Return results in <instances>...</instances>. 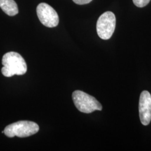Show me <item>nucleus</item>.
<instances>
[{"label":"nucleus","instance_id":"obj_1","mask_svg":"<svg viewBox=\"0 0 151 151\" xmlns=\"http://www.w3.org/2000/svg\"><path fill=\"white\" fill-rule=\"evenodd\" d=\"M2 75L10 77L13 76L23 75L27 71V65L22 55L15 52H8L4 55L2 60Z\"/></svg>","mask_w":151,"mask_h":151},{"label":"nucleus","instance_id":"obj_2","mask_svg":"<svg viewBox=\"0 0 151 151\" xmlns=\"http://www.w3.org/2000/svg\"><path fill=\"white\" fill-rule=\"evenodd\" d=\"M39 125L33 122L22 120L7 125L4 129V134L9 138L18 137L25 138L38 133Z\"/></svg>","mask_w":151,"mask_h":151},{"label":"nucleus","instance_id":"obj_3","mask_svg":"<svg viewBox=\"0 0 151 151\" xmlns=\"http://www.w3.org/2000/svg\"><path fill=\"white\" fill-rule=\"evenodd\" d=\"M72 99L76 107L82 113L89 114L101 111L102 105L93 96L80 90H76L72 93Z\"/></svg>","mask_w":151,"mask_h":151},{"label":"nucleus","instance_id":"obj_4","mask_svg":"<svg viewBox=\"0 0 151 151\" xmlns=\"http://www.w3.org/2000/svg\"><path fill=\"white\" fill-rule=\"evenodd\" d=\"M116 25V18L112 12L107 11L99 17L96 24L99 37L108 40L113 35Z\"/></svg>","mask_w":151,"mask_h":151},{"label":"nucleus","instance_id":"obj_5","mask_svg":"<svg viewBox=\"0 0 151 151\" xmlns=\"http://www.w3.org/2000/svg\"><path fill=\"white\" fill-rule=\"evenodd\" d=\"M37 13L40 22L48 27H57L59 23V16L54 9L45 3H41L37 8Z\"/></svg>","mask_w":151,"mask_h":151},{"label":"nucleus","instance_id":"obj_6","mask_svg":"<svg viewBox=\"0 0 151 151\" xmlns=\"http://www.w3.org/2000/svg\"><path fill=\"white\" fill-rule=\"evenodd\" d=\"M139 113L142 124L147 125L151 120V95L147 91L140 94L139 103Z\"/></svg>","mask_w":151,"mask_h":151},{"label":"nucleus","instance_id":"obj_7","mask_svg":"<svg viewBox=\"0 0 151 151\" xmlns=\"http://www.w3.org/2000/svg\"><path fill=\"white\" fill-rule=\"evenodd\" d=\"M0 7L9 16H15L19 12L18 7L14 0H0Z\"/></svg>","mask_w":151,"mask_h":151},{"label":"nucleus","instance_id":"obj_8","mask_svg":"<svg viewBox=\"0 0 151 151\" xmlns=\"http://www.w3.org/2000/svg\"><path fill=\"white\" fill-rule=\"evenodd\" d=\"M151 0H133L134 4L138 7H143L147 5Z\"/></svg>","mask_w":151,"mask_h":151},{"label":"nucleus","instance_id":"obj_9","mask_svg":"<svg viewBox=\"0 0 151 151\" xmlns=\"http://www.w3.org/2000/svg\"><path fill=\"white\" fill-rule=\"evenodd\" d=\"M92 0H73V1L77 5H86L91 2Z\"/></svg>","mask_w":151,"mask_h":151}]
</instances>
